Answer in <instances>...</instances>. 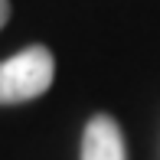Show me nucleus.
<instances>
[{
    "label": "nucleus",
    "mask_w": 160,
    "mask_h": 160,
    "mask_svg": "<svg viewBox=\"0 0 160 160\" xmlns=\"http://www.w3.org/2000/svg\"><path fill=\"white\" fill-rule=\"evenodd\" d=\"M56 75V59L46 46H26L0 62V101L23 105L46 95Z\"/></svg>",
    "instance_id": "1"
},
{
    "label": "nucleus",
    "mask_w": 160,
    "mask_h": 160,
    "mask_svg": "<svg viewBox=\"0 0 160 160\" xmlns=\"http://www.w3.org/2000/svg\"><path fill=\"white\" fill-rule=\"evenodd\" d=\"M82 160H128L124 134L111 114H95L82 134Z\"/></svg>",
    "instance_id": "2"
},
{
    "label": "nucleus",
    "mask_w": 160,
    "mask_h": 160,
    "mask_svg": "<svg viewBox=\"0 0 160 160\" xmlns=\"http://www.w3.org/2000/svg\"><path fill=\"white\" fill-rule=\"evenodd\" d=\"M7 20H10V0H0V23L7 26Z\"/></svg>",
    "instance_id": "3"
}]
</instances>
